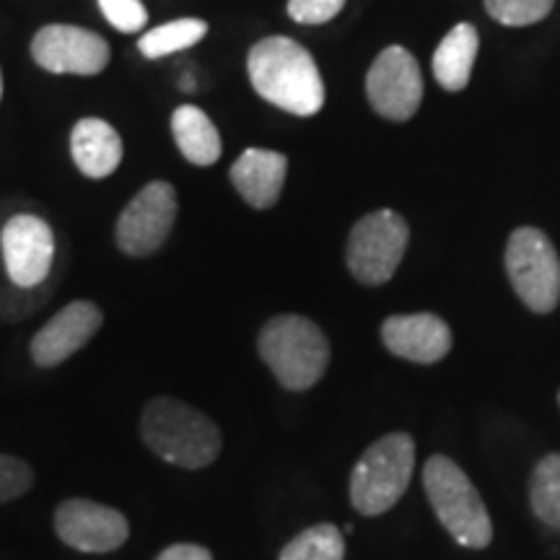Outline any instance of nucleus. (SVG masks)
<instances>
[{
	"instance_id": "9d476101",
	"label": "nucleus",
	"mask_w": 560,
	"mask_h": 560,
	"mask_svg": "<svg viewBox=\"0 0 560 560\" xmlns=\"http://www.w3.org/2000/svg\"><path fill=\"white\" fill-rule=\"evenodd\" d=\"M32 58L58 75H100L109 66V45L83 26L50 24L32 39Z\"/></svg>"
},
{
	"instance_id": "423d86ee",
	"label": "nucleus",
	"mask_w": 560,
	"mask_h": 560,
	"mask_svg": "<svg viewBox=\"0 0 560 560\" xmlns=\"http://www.w3.org/2000/svg\"><path fill=\"white\" fill-rule=\"evenodd\" d=\"M506 272L532 312L548 314L560 301V260L540 229H516L506 247Z\"/></svg>"
},
{
	"instance_id": "6ab92c4d",
	"label": "nucleus",
	"mask_w": 560,
	"mask_h": 560,
	"mask_svg": "<svg viewBox=\"0 0 560 560\" xmlns=\"http://www.w3.org/2000/svg\"><path fill=\"white\" fill-rule=\"evenodd\" d=\"M208 24L200 19H177L170 24L156 26V30L145 32L138 42V50L143 52V58L159 60L166 55H174L187 47H195L200 39H206Z\"/></svg>"
},
{
	"instance_id": "f257e3e1",
	"label": "nucleus",
	"mask_w": 560,
	"mask_h": 560,
	"mask_svg": "<svg viewBox=\"0 0 560 560\" xmlns=\"http://www.w3.org/2000/svg\"><path fill=\"white\" fill-rule=\"evenodd\" d=\"M249 81L265 102L296 117H312L325 107V83L306 47L289 37L260 39L247 58Z\"/></svg>"
},
{
	"instance_id": "dca6fc26",
	"label": "nucleus",
	"mask_w": 560,
	"mask_h": 560,
	"mask_svg": "<svg viewBox=\"0 0 560 560\" xmlns=\"http://www.w3.org/2000/svg\"><path fill=\"white\" fill-rule=\"evenodd\" d=\"M70 153H73L81 174H86L89 179H104L122 164L125 145L120 132L107 120L86 117V120L75 122L73 132H70Z\"/></svg>"
},
{
	"instance_id": "20e7f679",
	"label": "nucleus",
	"mask_w": 560,
	"mask_h": 560,
	"mask_svg": "<svg viewBox=\"0 0 560 560\" xmlns=\"http://www.w3.org/2000/svg\"><path fill=\"white\" fill-rule=\"evenodd\" d=\"M423 486L444 529L465 548L482 550L493 540V524L478 488L450 457H431L423 467Z\"/></svg>"
},
{
	"instance_id": "393cba45",
	"label": "nucleus",
	"mask_w": 560,
	"mask_h": 560,
	"mask_svg": "<svg viewBox=\"0 0 560 560\" xmlns=\"http://www.w3.org/2000/svg\"><path fill=\"white\" fill-rule=\"evenodd\" d=\"M346 9V0H289V16L296 24H325Z\"/></svg>"
},
{
	"instance_id": "1a4fd4ad",
	"label": "nucleus",
	"mask_w": 560,
	"mask_h": 560,
	"mask_svg": "<svg viewBox=\"0 0 560 560\" xmlns=\"http://www.w3.org/2000/svg\"><path fill=\"white\" fill-rule=\"evenodd\" d=\"M371 107L392 122H405L416 115L423 100V75L405 47H387L374 60L366 75Z\"/></svg>"
},
{
	"instance_id": "6e6552de",
	"label": "nucleus",
	"mask_w": 560,
	"mask_h": 560,
	"mask_svg": "<svg viewBox=\"0 0 560 560\" xmlns=\"http://www.w3.org/2000/svg\"><path fill=\"white\" fill-rule=\"evenodd\" d=\"M177 192L170 182H151L117 219V247L130 257H149L170 240L177 221Z\"/></svg>"
},
{
	"instance_id": "9b49d317",
	"label": "nucleus",
	"mask_w": 560,
	"mask_h": 560,
	"mask_svg": "<svg viewBox=\"0 0 560 560\" xmlns=\"http://www.w3.org/2000/svg\"><path fill=\"white\" fill-rule=\"evenodd\" d=\"M55 532L73 550L112 552L128 542L130 527L117 509L89 499H68L55 511Z\"/></svg>"
},
{
	"instance_id": "2eb2a0df",
	"label": "nucleus",
	"mask_w": 560,
	"mask_h": 560,
	"mask_svg": "<svg viewBox=\"0 0 560 560\" xmlns=\"http://www.w3.org/2000/svg\"><path fill=\"white\" fill-rule=\"evenodd\" d=\"M285 174H289V159L268 149H247L231 166L236 192L257 210L276 206L283 192Z\"/></svg>"
},
{
	"instance_id": "f3484780",
	"label": "nucleus",
	"mask_w": 560,
	"mask_h": 560,
	"mask_svg": "<svg viewBox=\"0 0 560 560\" xmlns=\"http://www.w3.org/2000/svg\"><path fill=\"white\" fill-rule=\"evenodd\" d=\"M480 39L472 24H457L433 52V75L446 91H462L470 81Z\"/></svg>"
},
{
	"instance_id": "cd10ccee",
	"label": "nucleus",
	"mask_w": 560,
	"mask_h": 560,
	"mask_svg": "<svg viewBox=\"0 0 560 560\" xmlns=\"http://www.w3.org/2000/svg\"><path fill=\"white\" fill-rule=\"evenodd\" d=\"M558 400H560V395H558Z\"/></svg>"
},
{
	"instance_id": "0eeeda50",
	"label": "nucleus",
	"mask_w": 560,
	"mask_h": 560,
	"mask_svg": "<svg viewBox=\"0 0 560 560\" xmlns=\"http://www.w3.org/2000/svg\"><path fill=\"white\" fill-rule=\"evenodd\" d=\"M410 229L395 210L363 215L350 231L348 268L363 285H382L400 268Z\"/></svg>"
},
{
	"instance_id": "5701e85b",
	"label": "nucleus",
	"mask_w": 560,
	"mask_h": 560,
	"mask_svg": "<svg viewBox=\"0 0 560 560\" xmlns=\"http://www.w3.org/2000/svg\"><path fill=\"white\" fill-rule=\"evenodd\" d=\"M34 486V472L24 459L0 454V503L21 499Z\"/></svg>"
},
{
	"instance_id": "39448f33",
	"label": "nucleus",
	"mask_w": 560,
	"mask_h": 560,
	"mask_svg": "<svg viewBox=\"0 0 560 560\" xmlns=\"http://www.w3.org/2000/svg\"><path fill=\"white\" fill-rule=\"evenodd\" d=\"M416 467V441L408 433H389L371 444L350 475V503L363 516L389 511L410 486Z\"/></svg>"
},
{
	"instance_id": "a878e982",
	"label": "nucleus",
	"mask_w": 560,
	"mask_h": 560,
	"mask_svg": "<svg viewBox=\"0 0 560 560\" xmlns=\"http://www.w3.org/2000/svg\"><path fill=\"white\" fill-rule=\"evenodd\" d=\"M156 560H213V552L202 545H192V542H179L166 548L164 552H159Z\"/></svg>"
},
{
	"instance_id": "ddd939ff",
	"label": "nucleus",
	"mask_w": 560,
	"mask_h": 560,
	"mask_svg": "<svg viewBox=\"0 0 560 560\" xmlns=\"http://www.w3.org/2000/svg\"><path fill=\"white\" fill-rule=\"evenodd\" d=\"M104 314L94 301H73L32 338V359L42 369H52L79 353L102 330Z\"/></svg>"
},
{
	"instance_id": "412c9836",
	"label": "nucleus",
	"mask_w": 560,
	"mask_h": 560,
	"mask_svg": "<svg viewBox=\"0 0 560 560\" xmlns=\"http://www.w3.org/2000/svg\"><path fill=\"white\" fill-rule=\"evenodd\" d=\"M346 558V540L335 524H317L280 550V560H342Z\"/></svg>"
},
{
	"instance_id": "aec40b11",
	"label": "nucleus",
	"mask_w": 560,
	"mask_h": 560,
	"mask_svg": "<svg viewBox=\"0 0 560 560\" xmlns=\"http://www.w3.org/2000/svg\"><path fill=\"white\" fill-rule=\"evenodd\" d=\"M529 501L537 520L560 532V454H548L535 467L529 482Z\"/></svg>"
},
{
	"instance_id": "b1692460",
	"label": "nucleus",
	"mask_w": 560,
	"mask_h": 560,
	"mask_svg": "<svg viewBox=\"0 0 560 560\" xmlns=\"http://www.w3.org/2000/svg\"><path fill=\"white\" fill-rule=\"evenodd\" d=\"M100 9L109 24L122 34H138L149 21V11L140 0H100Z\"/></svg>"
},
{
	"instance_id": "a211bd4d",
	"label": "nucleus",
	"mask_w": 560,
	"mask_h": 560,
	"mask_svg": "<svg viewBox=\"0 0 560 560\" xmlns=\"http://www.w3.org/2000/svg\"><path fill=\"white\" fill-rule=\"evenodd\" d=\"M172 132L177 140V149L182 151L190 164L195 166H213L221 159V136L215 125L210 122L206 112L192 107V104H182L172 115Z\"/></svg>"
},
{
	"instance_id": "4468645a",
	"label": "nucleus",
	"mask_w": 560,
	"mask_h": 560,
	"mask_svg": "<svg viewBox=\"0 0 560 560\" xmlns=\"http://www.w3.org/2000/svg\"><path fill=\"white\" fill-rule=\"evenodd\" d=\"M389 353L412 363H436L452 350V330L436 314H397L382 325Z\"/></svg>"
},
{
	"instance_id": "7ed1b4c3",
	"label": "nucleus",
	"mask_w": 560,
	"mask_h": 560,
	"mask_svg": "<svg viewBox=\"0 0 560 560\" xmlns=\"http://www.w3.org/2000/svg\"><path fill=\"white\" fill-rule=\"evenodd\" d=\"M257 348L276 380L291 392L314 387L330 366V342L325 332L299 314L272 317L262 327Z\"/></svg>"
},
{
	"instance_id": "f8f14e48",
	"label": "nucleus",
	"mask_w": 560,
	"mask_h": 560,
	"mask_svg": "<svg viewBox=\"0 0 560 560\" xmlns=\"http://www.w3.org/2000/svg\"><path fill=\"white\" fill-rule=\"evenodd\" d=\"M0 247H3L9 278L19 289H34L50 276L55 260V234L39 215H13L3 226Z\"/></svg>"
},
{
	"instance_id": "f03ea898",
	"label": "nucleus",
	"mask_w": 560,
	"mask_h": 560,
	"mask_svg": "<svg viewBox=\"0 0 560 560\" xmlns=\"http://www.w3.org/2000/svg\"><path fill=\"white\" fill-rule=\"evenodd\" d=\"M140 436L153 454L185 470L213 465L221 452V431L206 412L174 397H153L140 416Z\"/></svg>"
},
{
	"instance_id": "4be33fe9",
	"label": "nucleus",
	"mask_w": 560,
	"mask_h": 560,
	"mask_svg": "<svg viewBox=\"0 0 560 560\" xmlns=\"http://www.w3.org/2000/svg\"><path fill=\"white\" fill-rule=\"evenodd\" d=\"M556 0H486V11L503 26H529L548 16Z\"/></svg>"
},
{
	"instance_id": "bb28decb",
	"label": "nucleus",
	"mask_w": 560,
	"mask_h": 560,
	"mask_svg": "<svg viewBox=\"0 0 560 560\" xmlns=\"http://www.w3.org/2000/svg\"><path fill=\"white\" fill-rule=\"evenodd\" d=\"M0 96H3V73H0Z\"/></svg>"
}]
</instances>
